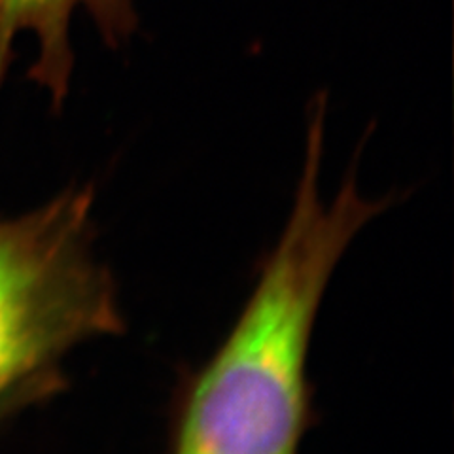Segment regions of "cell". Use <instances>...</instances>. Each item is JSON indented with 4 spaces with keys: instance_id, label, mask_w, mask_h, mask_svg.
<instances>
[{
    "instance_id": "obj_1",
    "label": "cell",
    "mask_w": 454,
    "mask_h": 454,
    "mask_svg": "<svg viewBox=\"0 0 454 454\" xmlns=\"http://www.w3.org/2000/svg\"><path fill=\"white\" fill-rule=\"evenodd\" d=\"M324 112L320 97L290 216L245 307L215 354L178 382L168 454H300L318 422L307 365L322 300L354 237L394 203L364 197L354 175L324 201Z\"/></svg>"
},
{
    "instance_id": "obj_2",
    "label": "cell",
    "mask_w": 454,
    "mask_h": 454,
    "mask_svg": "<svg viewBox=\"0 0 454 454\" xmlns=\"http://www.w3.org/2000/svg\"><path fill=\"white\" fill-rule=\"evenodd\" d=\"M93 205L91 186L70 188L0 218V407L59 390L70 350L125 333L118 284L95 252Z\"/></svg>"
},
{
    "instance_id": "obj_3",
    "label": "cell",
    "mask_w": 454,
    "mask_h": 454,
    "mask_svg": "<svg viewBox=\"0 0 454 454\" xmlns=\"http://www.w3.org/2000/svg\"><path fill=\"white\" fill-rule=\"evenodd\" d=\"M76 10L90 13L112 48L121 46L138 23L133 0H0V90L13 59V42L21 33H33L38 57L28 78L51 95L55 108L63 106L74 73L70 21Z\"/></svg>"
}]
</instances>
